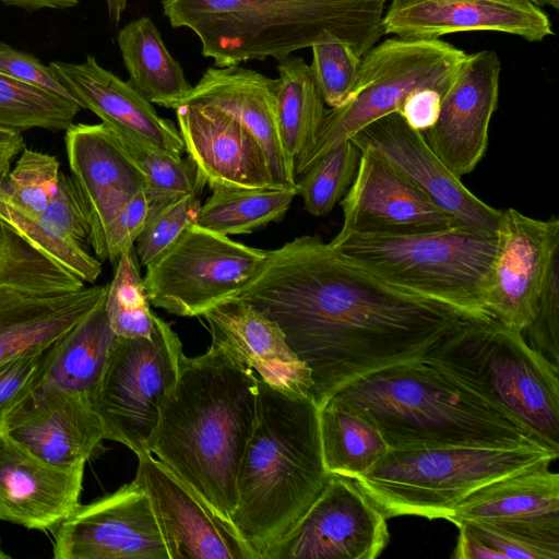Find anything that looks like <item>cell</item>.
<instances>
[{
	"mask_svg": "<svg viewBox=\"0 0 559 559\" xmlns=\"http://www.w3.org/2000/svg\"><path fill=\"white\" fill-rule=\"evenodd\" d=\"M330 476L317 404L258 377L255 423L238 469L230 519L257 559L294 528Z\"/></svg>",
	"mask_w": 559,
	"mask_h": 559,
	"instance_id": "cell-3",
	"label": "cell"
},
{
	"mask_svg": "<svg viewBox=\"0 0 559 559\" xmlns=\"http://www.w3.org/2000/svg\"><path fill=\"white\" fill-rule=\"evenodd\" d=\"M81 109L75 102L0 73V129L66 130Z\"/></svg>",
	"mask_w": 559,
	"mask_h": 559,
	"instance_id": "cell-35",
	"label": "cell"
},
{
	"mask_svg": "<svg viewBox=\"0 0 559 559\" xmlns=\"http://www.w3.org/2000/svg\"><path fill=\"white\" fill-rule=\"evenodd\" d=\"M361 152L346 140L317 159L296 180L305 210L313 216H326L352 185Z\"/></svg>",
	"mask_w": 559,
	"mask_h": 559,
	"instance_id": "cell-39",
	"label": "cell"
},
{
	"mask_svg": "<svg viewBox=\"0 0 559 559\" xmlns=\"http://www.w3.org/2000/svg\"><path fill=\"white\" fill-rule=\"evenodd\" d=\"M544 460L473 491L448 520H520L559 514V475Z\"/></svg>",
	"mask_w": 559,
	"mask_h": 559,
	"instance_id": "cell-28",
	"label": "cell"
},
{
	"mask_svg": "<svg viewBox=\"0 0 559 559\" xmlns=\"http://www.w3.org/2000/svg\"><path fill=\"white\" fill-rule=\"evenodd\" d=\"M72 178L88 211L90 245L107 260L105 231L121 209L144 190L143 175L117 133L100 123H72L64 133Z\"/></svg>",
	"mask_w": 559,
	"mask_h": 559,
	"instance_id": "cell-19",
	"label": "cell"
},
{
	"mask_svg": "<svg viewBox=\"0 0 559 559\" xmlns=\"http://www.w3.org/2000/svg\"><path fill=\"white\" fill-rule=\"evenodd\" d=\"M349 140L360 152H371L389 163L451 217L459 229L496 236L501 210L472 193L440 160L423 132L409 127L397 111L369 123Z\"/></svg>",
	"mask_w": 559,
	"mask_h": 559,
	"instance_id": "cell-15",
	"label": "cell"
},
{
	"mask_svg": "<svg viewBox=\"0 0 559 559\" xmlns=\"http://www.w3.org/2000/svg\"><path fill=\"white\" fill-rule=\"evenodd\" d=\"M333 248L377 277L451 305L475 318H493L481 301V283L497 238L453 229L403 236H335Z\"/></svg>",
	"mask_w": 559,
	"mask_h": 559,
	"instance_id": "cell-8",
	"label": "cell"
},
{
	"mask_svg": "<svg viewBox=\"0 0 559 559\" xmlns=\"http://www.w3.org/2000/svg\"><path fill=\"white\" fill-rule=\"evenodd\" d=\"M467 55L440 39L389 38L361 57L356 85L342 106L325 111L321 128L296 179L317 159L369 123L399 111L415 90L430 87L443 97Z\"/></svg>",
	"mask_w": 559,
	"mask_h": 559,
	"instance_id": "cell-9",
	"label": "cell"
},
{
	"mask_svg": "<svg viewBox=\"0 0 559 559\" xmlns=\"http://www.w3.org/2000/svg\"><path fill=\"white\" fill-rule=\"evenodd\" d=\"M117 135L143 175L147 216L206 185L189 157L176 156L135 136Z\"/></svg>",
	"mask_w": 559,
	"mask_h": 559,
	"instance_id": "cell-37",
	"label": "cell"
},
{
	"mask_svg": "<svg viewBox=\"0 0 559 559\" xmlns=\"http://www.w3.org/2000/svg\"><path fill=\"white\" fill-rule=\"evenodd\" d=\"M52 233L82 246L90 243L91 222L83 197L73 178L60 173L58 188L38 217Z\"/></svg>",
	"mask_w": 559,
	"mask_h": 559,
	"instance_id": "cell-45",
	"label": "cell"
},
{
	"mask_svg": "<svg viewBox=\"0 0 559 559\" xmlns=\"http://www.w3.org/2000/svg\"><path fill=\"white\" fill-rule=\"evenodd\" d=\"M204 187V183L198 186L191 193L147 216L144 228L134 242V252L141 265L146 266L164 252L188 226L197 223L202 205L200 197Z\"/></svg>",
	"mask_w": 559,
	"mask_h": 559,
	"instance_id": "cell-43",
	"label": "cell"
},
{
	"mask_svg": "<svg viewBox=\"0 0 559 559\" xmlns=\"http://www.w3.org/2000/svg\"><path fill=\"white\" fill-rule=\"evenodd\" d=\"M0 73L75 102L49 66L5 43H0Z\"/></svg>",
	"mask_w": 559,
	"mask_h": 559,
	"instance_id": "cell-48",
	"label": "cell"
},
{
	"mask_svg": "<svg viewBox=\"0 0 559 559\" xmlns=\"http://www.w3.org/2000/svg\"><path fill=\"white\" fill-rule=\"evenodd\" d=\"M341 206L343 226L336 236H403L459 229L421 191L371 152H361Z\"/></svg>",
	"mask_w": 559,
	"mask_h": 559,
	"instance_id": "cell-17",
	"label": "cell"
},
{
	"mask_svg": "<svg viewBox=\"0 0 559 559\" xmlns=\"http://www.w3.org/2000/svg\"><path fill=\"white\" fill-rule=\"evenodd\" d=\"M333 395L371 419L391 450L448 445L550 450L527 425L423 358L366 373Z\"/></svg>",
	"mask_w": 559,
	"mask_h": 559,
	"instance_id": "cell-4",
	"label": "cell"
},
{
	"mask_svg": "<svg viewBox=\"0 0 559 559\" xmlns=\"http://www.w3.org/2000/svg\"><path fill=\"white\" fill-rule=\"evenodd\" d=\"M60 173L56 156L24 147L0 185L14 206L39 217L58 188Z\"/></svg>",
	"mask_w": 559,
	"mask_h": 559,
	"instance_id": "cell-41",
	"label": "cell"
},
{
	"mask_svg": "<svg viewBox=\"0 0 559 559\" xmlns=\"http://www.w3.org/2000/svg\"><path fill=\"white\" fill-rule=\"evenodd\" d=\"M135 479L146 491L170 559H257L225 519L154 455H138Z\"/></svg>",
	"mask_w": 559,
	"mask_h": 559,
	"instance_id": "cell-16",
	"label": "cell"
},
{
	"mask_svg": "<svg viewBox=\"0 0 559 559\" xmlns=\"http://www.w3.org/2000/svg\"><path fill=\"white\" fill-rule=\"evenodd\" d=\"M386 520L354 479L331 474L302 518L264 559H376L390 540Z\"/></svg>",
	"mask_w": 559,
	"mask_h": 559,
	"instance_id": "cell-13",
	"label": "cell"
},
{
	"mask_svg": "<svg viewBox=\"0 0 559 559\" xmlns=\"http://www.w3.org/2000/svg\"><path fill=\"white\" fill-rule=\"evenodd\" d=\"M382 33L403 39H439L467 31H495L542 41L554 31L531 0H392Z\"/></svg>",
	"mask_w": 559,
	"mask_h": 559,
	"instance_id": "cell-20",
	"label": "cell"
},
{
	"mask_svg": "<svg viewBox=\"0 0 559 559\" xmlns=\"http://www.w3.org/2000/svg\"><path fill=\"white\" fill-rule=\"evenodd\" d=\"M267 250L246 246L197 223L146 265L151 305L181 317H201L234 296L262 266Z\"/></svg>",
	"mask_w": 559,
	"mask_h": 559,
	"instance_id": "cell-11",
	"label": "cell"
},
{
	"mask_svg": "<svg viewBox=\"0 0 559 559\" xmlns=\"http://www.w3.org/2000/svg\"><path fill=\"white\" fill-rule=\"evenodd\" d=\"M58 80L81 106L94 112L119 135H131L182 156L185 144L171 120L162 118L128 82L100 67L95 57L82 63L50 61Z\"/></svg>",
	"mask_w": 559,
	"mask_h": 559,
	"instance_id": "cell-26",
	"label": "cell"
},
{
	"mask_svg": "<svg viewBox=\"0 0 559 559\" xmlns=\"http://www.w3.org/2000/svg\"><path fill=\"white\" fill-rule=\"evenodd\" d=\"M441 99L442 95L435 88H418L404 99L397 112L409 127L424 133L436 122Z\"/></svg>",
	"mask_w": 559,
	"mask_h": 559,
	"instance_id": "cell-49",
	"label": "cell"
},
{
	"mask_svg": "<svg viewBox=\"0 0 559 559\" xmlns=\"http://www.w3.org/2000/svg\"><path fill=\"white\" fill-rule=\"evenodd\" d=\"M175 111L185 152L211 190L278 187L258 140L235 119L193 104Z\"/></svg>",
	"mask_w": 559,
	"mask_h": 559,
	"instance_id": "cell-22",
	"label": "cell"
},
{
	"mask_svg": "<svg viewBox=\"0 0 559 559\" xmlns=\"http://www.w3.org/2000/svg\"><path fill=\"white\" fill-rule=\"evenodd\" d=\"M116 337L104 300L57 342L44 384L93 400Z\"/></svg>",
	"mask_w": 559,
	"mask_h": 559,
	"instance_id": "cell-31",
	"label": "cell"
},
{
	"mask_svg": "<svg viewBox=\"0 0 559 559\" xmlns=\"http://www.w3.org/2000/svg\"><path fill=\"white\" fill-rule=\"evenodd\" d=\"M108 284L62 293L0 287V362L47 348L106 298Z\"/></svg>",
	"mask_w": 559,
	"mask_h": 559,
	"instance_id": "cell-27",
	"label": "cell"
},
{
	"mask_svg": "<svg viewBox=\"0 0 559 559\" xmlns=\"http://www.w3.org/2000/svg\"><path fill=\"white\" fill-rule=\"evenodd\" d=\"M276 88L277 79L240 64L209 67L183 104L212 107L235 119L258 140L275 185L297 188L280 138Z\"/></svg>",
	"mask_w": 559,
	"mask_h": 559,
	"instance_id": "cell-25",
	"label": "cell"
},
{
	"mask_svg": "<svg viewBox=\"0 0 559 559\" xmlns=\"http://www.w3.org/2000/svg\"><path fill=\"white\" fill-rule=\"evenodd\" d=\"M537 5L548 4L554 7L556 10L559 8V0H531Z\"/></svg>",
	"mask_w": 559,
	"mask_h": 559,
	"instance_id": "cell-54",
	"label": "cell"
},
{
	"mask_svg": "<svg viewBox=\"0 0 559 559\" xmlns=\"http://www.w3.org/2000/svg\"><path fill=\"white\" fill-rule=\"evenodd\" d=\"M319 429L323 463L331 474L356 478L391 450L371 419L335 395L319 407Z\"/></svg>",
	"mask_w": 559,
	"mask_h": 559,
	"instance_id": "cell-30",
	"label": "cell"
},
{
	"mask_svg": "<svg viewBox=\"0 0 559 559\" xmlns=\"http://www.w3.org/2000/svg\"><path fill=\"white\" fill-rule=\"evenodd\" d=\"M24 147L25 142L22 132L0 129V182L4 180L12 168L13 160Z\"/></svg>",
	"mask_w": 559,
	"mask_h": 559,
	"instance_id": "cell-51",
	"label": "cell"
},
{
	"mask_svg": "<svg viewBox=\"0 0 559 559\" xmlns=\"http://www.w3.org/2000/svg\"><path fill=\"white\" fill-rule=\"evenodd\" d=\"M183 358L178 335L156 314L148 337H116L93 399L105 439L122 443L136 456L150 453L147 444Z\"/></svg>",
	"mask_w": 559,
	"mask_h": 559,
	"instance_id": "cell-10",
	"label": "cell"
},
{
	"mask_svg": "<svg viewBox=\"0 0 559 559\" xmlns=\"http://www.w3.org/2000/svg\"><path fill=\"white\" fill-rule=\"evenodd\" d=\"M459 523L503 559L559 558V514L520 520L476 519Z\"/></svg>",
	"mask_w": 559,
	"mask_h": 559,
	"instance_id": "cell-36",
	"label": "cell"
},
{
	"mask_svg": "<svg viewBox=\"0 0 559 559\" xmlns=\"http://www.w3.org/2000/svg\"><path fill=\"white\" fill-rule=\"evenodd\" d=\"M0 2L26 11H36L40 9H68L75 7L80 0H0Z\"/></svg>",
	"mask_w": 559,
	"mask_h": 559,
	"instance_id": "cell-52",
	"label": "cell"
},
{
	"mask_svg": "<svg viewBox=\"0 0 559 559\" xmlns=\"http://www.w3.org/2000/svg\"><path fill=\"white\" fill-rule=\"evenodd\" d=\"M500 60L492 50L467 55L443 95L439 116L423 134L456 177L472 173L488 145L491 117L499 95Z\"/></svg>",
	"mask_w": 559,
	"mask_h": 559,
	"instance_id": "cell-18",
	"label": "cell"
},
{
	"mask_svg": "<svg viewBox=\"0 0 559 559\" xmlns=\"http://www.w3.org/2000/svg\"><path fill=\"white\" fill-rule=\"evenodd\" d=\"M459 537L456 547L452 554L455 559H503L502 556L488 547L464 524H456Z\"/></svg>",
	"mask_w": 559,
	"mask_h": 559,
	"instance_id": "cell-50",
	"label": "cell"
},
{
	"mask_svg": "<svg viewBox=\"0 0 559 559\" xmlns=\"http://www.w3.org/2000/svg\"><path fill=\"white\" fill-rule=\"evenodd\" d=\"M84 466L50 464L0 429V520L51 531L81 503Z\"/></svg>",
	"mask_w": 559,
	"mask_h": 559,
	"instance_id": "cell-23",
	"label": "cell"
},
{
	"mask_svg": "<svg viewBox=\"0 0 559 559\" xmlns=\"http://www.w3.org/2000/svg\"><path fill=\"white\" fill-rule=\"evenodd\" d=\"M201 205L197 224L230 236L249 234L284 218L297 188L216 189Z\"/></svg>",
	"mask_w": 559,
	"mask_h": 559,
	"instance_id": "cell-33",
	"label": "cell"
},
{
	"mask_svg": "<svg viewBox=\"0 0 559 559\" xmlns=\"http://www.w3.org/2000/svg\"><path fill=\"white\" fill-rule=\"evenodd\" d=\"M559 265L555 264L530 324L521 332L525 342L559 367Z\"/></svg>",
	"mask_w": 559,
	"mask_h": 559,
	"instance_id": "cell-46",
	"label": "cell"
},
{
	"mask_svg": "<svg viewBox=\"0 0 559 559\" xmlns=\"http://www.w3.org/2000/svg\"><path fill=\"white\" fill-rule=\"evenodd\" d=\"M559 453L537 448L423 447L390 450L352 478L386 519L416 515L449 520L481 486Z\"/></svg>",
	"mask_w": 559,
	"mask_h": 559,
	"instance_id": "cell-7",
	"label": "cell"
},
{
	"mask_svg": "<svg viewBox=\"0 0 559 559\" xmlns=\"http://www.w3.org/2000/svg\"><path fill=\"white\" fill-rule=\"evenodd\" d=\"M148 204L144 190L138 192L110 222L105 231L107 259L116 264L123 252L133 250L134 242L144 228Z\"/></svg>",
	"mask_w": 559,
	"mask_h": 559,
	"instance_id": "cell-47",
	"label": "cell"
},
{
	"mask_svg": "<svg viewBox=\"0 0 559 559\" xmlns=\"http://www.w3.org/2000/svg\"><path fill=\"white\" fill-rule=\"evenodd\" d=\"M257 404L255 372L212 344L200 356H185L147 444L152 455L228 521Z\"/></svg>",
	"mask_w": 559,
	"mask_h": 559,
	"instance_id": "cell-2",
	"label": "cell"
},
{
	"mask_svg": "<svg viewBox=\"0 0 559 559\" xmlns=\"http://www.w3.org/2000/svg\"><path fill=\"white\" fill-rule=\"evenodd\" d=\"M388 0H160L175 28L191 29L215 67L277 61L329 41H345L362 57L382 33Z\"/></svg>",
	"mask_w": 559,
	"mask_h": 559,
	"instance_id": "cell-5",
	"label": "cell"
},
{
	"mask_svg": "<svg viewBox=\"0 0 559 559\" xmlns=\"http://www.w3.org/2000/svg\"><path fill=\"white\" fill-rule=\"evenodd\" d=\"M1 430L61 467L85 466L105 439L92 399L45 384L7 418Z\"/></svg>",
	"mask_w": 559,
	"mask_h": 559,
	"instance_id": "cell-21",
	"label": "cell"
},
{
	"mask_svg": "<svg viewBox=\"0 0 559 559\" xmlns=\"http://www.w3.org/2000/svg\"><path fill=\"white\" fill-rule=\"evenodd\" d=\"M229 299L251 304L278 324L310 369L318 407L366 373L424 358L461 322L478 319L394 286L310 235L267 250L260 270Z\"/></svg>",
	"mask_w": 559,
	"mask_h": 559,
	"instance_id": "cell-1",
	"label": "cell"
},
{
	"mask_svg": "<svg viewBox=\"0 0 559 559\" xmlns=\"http://www.w3.org/2000/svg\"><path fill=\"white\" fill-rule=\"evenodd\" d=\"M105 311L112 332L120 337H148L155 313L150 308L134 249L123 252L108 284Z\"/></svg>",
	"mask_w": 559,
	"mask_h": 559,
	"instance_id": "cell-38",
	"label": "cell"
},
{
	"mask_svg": "<svg viewBox=\"0 0 559 559\" xmlns=\"http://www.w3.org/2000/svg\"><path fill=\"white\" fill-rule=\"evenodd\" d=\"M276 119L284 152L295 167L310 151L326 109L310 66L296 56L278 61Z\"/></svg>",
	"mask_w": 559,
	"mask_h": 559,
	"instance_id": "cell-32",
	"label": "cell"
},
{
	"mask_svg": "<svg viewBox=\"0 0 559 559\" xmlns=\"http://www.w3.org/2000/svg\"><path fill=\"white\" fill-rule=\"evenodd\" d=\"M84 282L38 250L0 218V287L34 293H62Z\"/></svg>",
	"mask_w": 559,
	"mask_h": 559,
	"instance_id": "cell-34",
	"label": "cell"
},
{
	"mask_svg": "<svg viewBox=\"0 0 559 559\" xmlns=\"http://www.w3.org/2000/svg\"><path fill=\"white\" fill-rule=\"evenodd\" d=\"M527 425L559 453V367L495 318L468 319L423 358Z\"/></svg>",
	"mask_w": 559,
	"mask_h": 559,
	"instance_id": "cell-6",
	"label": "cell"
},
{
	"mask_svg": "<svg viewBox=\"0 0 559 559\" xmlns=\"http://www.w3.org/2000/svg\"><path fill=\"white\" fill-rule=\"evenodd\" d=\"M128 0H106L107 12L110 23L116 26L120 22V17L127 8Z\"/></svg>",
	"mask_w": 559,
	"mask_h": 559,
	"instance_id": "cell-53",
	"label": "cell"
},
{
	"mask_svg": "<svg viewBox=\"0 0 559 559\" xmlns=\"http://www.w3.org/2000/svg\"><path fill=\"white\" fill-rule=\"evenodd\" d=\"M212 344L251 368L269 385L310 396L308 366L295 354L278 324L251 304L227 299L206 310Z\"/></svg>",
	"mask_w": 559,
	"mask_h": 559,
	"instance_id": "cell-24",
	"label": "cell"
},
{
	"mask_svg": "<svg viewBox=\"0 0 559 559\" xmlns=\"http://www.w3.org/2000/svg\"><path fill=\"white\" fill-rule=\"evenodd\" d=\"M311 49L310 69L324 104L342 106L356 85L361 57L345 41L321 43Z\"/></svg>",
	"mask_w": 559,
	"mask_h": 559,
	"instance_id": "cell-42",
	"label": "cell"
},
{
	"mask_svg": "<svg viewBox=\"0 0 559 559\" xmlns=\"http://www.w3.org/2000/svg\"><path fill=\"white\" fill-rule=\"evenodd\" d=\"M11 558L8 554H5L1 547V540H0V559H9Z\"/></svg>",
	"mask_w": 559,
	"mask_h": 559,
	"instance_id": "cell-55",
	"label": "cell"
},
{
	"mask_svg": "<svg viewBox=\"0 0 559 559\" xmlns=\"http://www.w3.org/2000/svg\"><path fill=\"white\" fill-rule=\"evenodd\" d=\"M493 258L481 283V301L508 329L522 332L533 320L550 272L558 263L559 218L501 210Z\"/></svg>",
	"mask_w": 559,
	"mask_h": 559,
	"instance_id": "cell-12",
	"label": "cell"
},
{
	"mask_svg": "<svg viewBox=\"0 0 559 559\" xmlns=\"http://www.w3.org/2000/svg\"><path fill=\"white\" fill-rule=\"evenodd\" d=\"M0 218L23 238L49 255L84 283L94 284L102 273L100 261L91 255L81 243L49 230L38 217L14 206L0 185Z\"/></svg>",
	"mask_w": 559,
	"mask_h": 559,
	"instance_id": "cell-40",
	"label": "cell"
},
{
	"mask_svg": "<svg viewBox=\"0 0 559 559\" xmlns=\"http://www.w3.org/2000/svg\"><path fill=\"white\" fill-rule=\"evenodd\" d=\"M51 531L55 559H170L150 498L135 478L80 504Z\"/></svg>",
	"mask_w": 559,
	"mask_h": 559,
	"instance_id": "cell-14",
	"label": "cell"
},
{
	"mask_svg": "<svg viewBox=\"0 0 559 559\" xmlns=\"http://www.w3.org/2000/svg\"><path fill=\"white\" fill-rule=\"evenodd\" d=\"M57 342L47 348L0 362V429L7 418L44 384L55 358Z\"/></svg>",
	"mask_w": 559,
	"mask_h": 559,
	"instance_id": "cell-44",
	"label": "cell"
},
{
	"mask_svg": "<svg viewBox=\"0 0 559 559\" xmlns=\"http://www.w3.org/2000/svg\"><path fill=\"white\" fill-rule=\"evenodd\" d=\"M117 44L129 73L127 81L151 104L176 109L192 90L180 63L166 48L147 16L132 20L118 33Z\"/></svg>",
	"mask_w": 559,
	"mask_h": 559,
	"instance_id": "cell-29",
	"label": "cell"
}]
</instances>
